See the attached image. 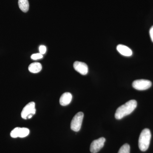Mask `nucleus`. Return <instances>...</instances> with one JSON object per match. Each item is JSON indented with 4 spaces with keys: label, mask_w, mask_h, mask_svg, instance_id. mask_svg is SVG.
Segmentation results:
<instances>
[{
    "label": "nucleus",
    "mask_w": 153,
    "mask_h": 153,
    "mask_svg": "<svg viewBox=\"0 0 153 153\" xmlns=\"http://www.w3.org/2000/svg\"><path fill=\"white\" fill-rule=\"evenodd\" d=\"M137 102L132 100L121 105L117 109L115 114V117L116 119L120 120L125 117L131 114L136 108Z\"/></svg>",
    "instance_id": "1"
},
{
    "label": "nucleus",
    "mask_w": 153,
    "mask_h": 153,
    "mask_svg": "<svg viewBox=\"0 0 153 153\" xmlns=\"http://www.w3.org/2000/svg\"><path fill=\"white\" fill-rule=\"evenodd\" d=\"M151 131L148 128L143 130L140 134L139 139V147L142 152L147 151L149 146L151 139Z\"/></svg>",
    "instance_id": "2"
},
{
    "label": "nucleus",
    "mask_w": 153,
    "mask_h": 153,
    "mask_svg": "<svg viewBox=\"0 0 153 153\" xmlns=\"http://www.w3.org/2000/svg\"><path fill=\"white\" fill-rule=\"evenodd\" d=\"M36 113L35 103L34 102H31L26 105L23 108L21 113V116L24 119H28L31 118Z\"/></svg>",
    "instance_id": "3"
},
{
    "label": "nucleus",
    "mask_w": 153,
    "mask_h": 153,
    "mask_svg": "<svg viewBox=\"0 0 153 153\" xmlns=\"http://www.w3.org/2000/svg\"><path fill=\"white\" fill-rule=\"evenodd\" d=\"M84 114L82 112H79L74 117L71 123V128L73 131L78 132L80 130L82 126Z\"/></svg>",
    "instance_id": "4"
},
{
    "label": "nucleus",
    "mask_w": 153,
    "mask_h": 153,
    "mask_svg": "<svg viewBox=\"0 0 153 153\" xmlns=\"http://www.w3.org/2000/svg\"><path fill=\"white\" fill-rule=\"evenodd\" d=\"M151 81L147 79H140L134 80L132 83V86L136 90H146L152 86Z\"/></svg>",
    "instance_id": "5"
},
{
    "label": "nucleus",
    "mask_w": 153,
    "mask_h": 153,
    "mask_svg": "<svg viewBox=\"0 0 153 153\" xmlns=\"http://www.w3.org/2000/svg\"><path fill=\"white\" fill-rule=\"evenodd\" d=\"M29 129L26 128H16L12 131L10 133V136L12 137L24 138L30 134Z\"/></svg>",
    "instance_id": "6"
},
{
    "label": "nucleus",
    "mask_w": 153,
    "mask_h": 153,
    "mask_svg": "<svg viewBox=\"0 0 153 153\" xmlns=\"http://www.w3.org/2000/svg\"><path fill=\"white\" fill-rule=\"evenodd\" d=\"M105 139L104 137L100 138L94 140L91 144L90 150L91 152L97 153L99 152L103 148L105 142Z\"/></svg>",
    "instance_id": "7"
},
{
    "label": "nucleus",
    "mask_w": 153,
    "mask_h": 153,
    "mask_svg": "<svg viewBox=\"0 0 153 153\" xmlns=\"http://www.w3.org/2000/svg\"><path fill=\"white\" fill-rule=\"evenodd\" d=\"M74 69L82 75H86L88 73V68L87 64L83 62L75 61L73 64Z\"/></svg>",
    "instance_id": "8"
},
{
    "label": "nucleus",
    "mask_w": 153,
    "mask_h": 153,
    "mask_svg": "<svg viewBox=\"0 0 153 153\" xmlns=\"http://www.w3.org/2000/svg\"><path fill=\"white\" fill-rule=\"evenodd\" d=\"M118 52L122 55L127 57H130L132 55V51L131 49L125 45L119 44L117 47Z\"/></svg>",
    "instance_id": "9"
},
{
    "label": "nucleus",
    "mask_w": 153,
    "mask_h": 153,
    "mask_svg": "<svg viewBox=\"0 0 153 153\" xmlns=\"http://www.w3.org/2000/svg\"><path fill=\"white\" fill-rule=\"evenodd\" d=\"M72 96L69 92H65L60 97V103L62 106H66L70 104L72 100Z\"/></svg>",
    "instance_id": "10"
},
{
    "label": "nucleus",
    "mask_w": 153,
    "mask_h": 153,
    "mask_svg": "<svg viewBox=\"0 0 153 153\" xmlns=\"http://www.w3.org/2000/svg\"><path fill=\"white\" fill-rule=\"evenodd\" d=\"M29 71L33 73H37L40 72L42 69V65L38 62L31 63L28 67Z\"/></svg>",
    "instance_id": "11"
},
{
    "label": "nucleus",
    "mask_w": 153,
    "mask_h": 153,
    "mask_svg": "<svg viewBox=\"0 0 153 153\" xmlns=\"http://www.w3.org/2000/svg\"><path fill=\"white\" fill-rule=\"evenodd\" d=\"M18 4L19 8L24 13H27L29 10V3L28 0H19Z\"/></svg>",
    "instance_id": "12"
},
{
    "label": "nucleus",
    "mask_w": 153,
    "mask_h": 153,
    "mask_svg": "<svg viewBox=\"0 0 153 153\" xmlns=\"http://www.w3.org/2000/svg\"><path fill=\"white\" fill-rule=\"evenodd\" d=\"M130 147L127 143L124 144L120 149L118 153H130Z\"/></svg>",
    "instance_id": "13"
},
{
    "label": "nucleus",
    "mask_w": 153,
    "mask_h": 153,
    "mask_svg": "<svg viewBox=\"0 0 153 153\" xmlns=\"http://www.w3.org/2000/svg\"><path fill=\"white\" fill-rule=\"evenodd\" d=\"M43 55L41 54V53H36V54H34L32 55L31 56V59L34 60H38V59H41L43 58Z\"/></svg>",
    "instance_id": "14"
},
{
    "label": "nucleus",
    "mask_w": 153,
    "mask_h": 153,
    "mask_svg": "<svg viewBox=\"0 0 153 153\" xmlns=\"http://www.w3.org/2000/svg\"><path fill=\"white\" fill-rule=\"evenodd\" d=\"M39 52L42 55L45 54L47 51V48L44 45H41L39 47Z\"/></svg>",
    "instance_id": "15"
},
{
    "label": "nucleus",
    "mask_w": 153,
    "mask_h": 153,
    "mask_svg": "<svg viewBox=\"0 0 153 153\" xmlns=\"http://www.w3.org/2000/svg\"><path fill=\"white\" fill-rule=\"evenodd\" d=\"M150 36L152 41L153 42V26L151 28L149 31Z\"/></svg>",
    "instance_id": "16"
}]
</instances>
